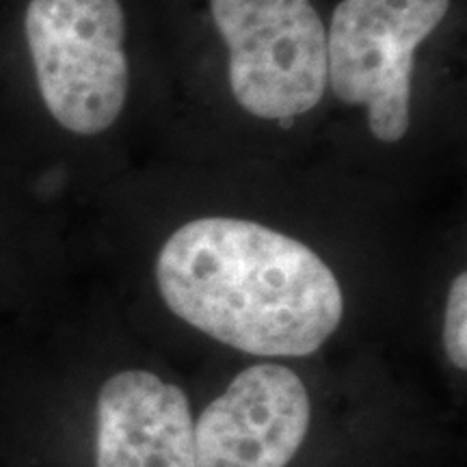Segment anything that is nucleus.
<instances>
[{
	"instance_id": "obj_1",
	"label": "nucleus",
	"mask_w": 467,
	"mask_h": 467,
	"mask_svg": "<svg viewBox=\"0 0 467 467\" xmlns=\"http://www.w3.org/2000/svg\"><path fill=\"white\" fill-rule=\"evenodd\" d=\"M156 282L175 317L258 358L317 353L344 314L340 284L320 255L255 221L182 225L162 244Z\"/></svg>"
},
{
	"instance_id": "obj_2",
	"label": "nucleus",
	"mask_w": 467,
	"mask_h": 467,
	"mask_svg": "<svg viewBox=\"0 0 467 467\" xmlns=\"http://www.w3.org/2000/svg\"><path fill=\"white\" fill-rule=\"evenodd\" d=\"M25 33L39 93L58 124L83 137L113 126L130 80L119 0H31Z\"/></svg>"
},
{
	"instance_id": "obj_3",
	"label": "nucleus",
	"mask_w": 467,
	"mask_h": 467,
	"mask_svg": "<svg viewBox=\"0 0 467 467\" xmlns=\"http://www.w3.org/2000/svg\"><path fill=\"white\" fill-rule=\"evenodd\" d=\"M230 52L234 100L260 119L290 126L323 100L327 31L309 0H210Z\"/></svg>"
},
{
	"instance_id": "obj_4",
	"label": "nucleus",
	"mask_w": 467,
	"mask_h": 467,
	"mask_svg": "<svg viewBox=\"0 0 467 467\" xmlns=\"http://www.w3.org/2000/svg\"><path fill=\"white\" fill-rule=\"evenodd\" d=\"M451 0H342L327 33L331 89L366 107L372 137L399 143L411 121L413 55Z\"/></svg>"
},
{
	"instance_id": "obj_5",
	"label": "nucleus",
	"mask_w": 467,
	"mask_h": 467,
	"mask_svg": "<svg viewBox=\"0 0 467 467\" xmlns=\"http://www.w3.org/2000/svg\"><path fill=\"white\" fill-rule=\"evenodd\" d=\"M309 429V396L296 372L255 364L234 377L195 424L197 467H285Z\"/></svg>"
},
{
	"instance_id": "obj_6",
	"label": "nucleus",
	"mask_w": 467,
	"mask_h": 467,
	"mask_svg": "<svg viewBox=\"0 0 467 467\" xmlns=\"http://www.w3.org/2000/svg\"><path fill=\"white\" fill-rule=\"evenodd\" d=\"M96 467H197L182 389L145 370L110 377L98 394Z\"/></svg>"
},
{
	"instance_id": "obj_7",
	"label": "nucleus",
	"mask_w": 467,
	"mask_h": 467,
	"mask_svg": "<svg viewBox=\"0 0 467 467\" xmlns=\"http://www.w3.org/2000/svg\"><path fill=\"white\" fill-rule=\"evenodd\" d=\"M443 348L459 370L467 368V275L454 277L443 312Z\"/></svg>"
}]
</instances>
